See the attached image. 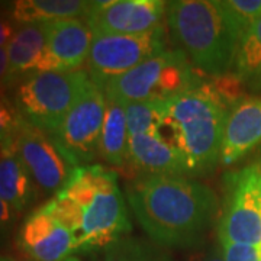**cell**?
I'll return each mask as SVG.
<instances>
[{"label": "cell", "mask_w": 261, "mask_h": 261, "mask_svg": "<svg viewBox=\"0 0 261 261\" xmlns=\"http://www.w3.org/2000/svg\"><path fill=\"white\" fill-rule=\"evenodd\" d=\"M89 82L87 70L32 73L16 89V111L25 122L54 135Z\"/></svg>", "instance_id": "8992f818"}, {"label": "cell", "mask_w": 261, "mask_h": 261, "mask_svg": "<svg viewBox=\"0 0 261 261\" xmlns=\"http://www.w3.org/2000/svg\"><path fill=\"white\" fill-rule=\"evenodd\" d=\"M128 126L123 105L106 99V112L99 141V157L109 166L125 167L128 161Z\"/></svg>", "instance_id": "d6986e66"}, {"label": "cell", "mask_w": 261, "mask_h": 261, "mask_svg": "<svg viewBox=\"0 0 261 261\" xmlns=\"http://www.w3.org/2000/svg\"><path fill=\"white\" fill-rule=\"evenodd\" d=\"M251 28L254 29V32L257 34V37H258V39L261 41V16L257 19V20H255L254 23H252Z\"/></svg>", "instance_id": "f1b7e54d"}, {"label": "cell", "mask_w": 261, "mask_h": 261, "mask_svg": "<svg viewBox=\"0 0 261 261\" xmlns=\"http://www.w3.org/2000/svg\"><path fill=\"white\" fill-rule=\"evenodd\" d=\"M203 83L181 49H166L128 73L111 80L103 92L106 99L126 105L167 102Z\"/></svg>", "instance_id": "5b68a950"}, {"label": "cell", "mask_w": 261, "mask_h": 261, "mask_svg": "<svg viewBox=\"0 0 261 261\" xmlns=\"http://www.w3.org/2000/svg\"><path fill=\"white\" fill-rule=\"evenodd\" d=\"M47 32L45 54L38 73H71L87 63L93 42V32L83 19H63L44 22Z\"/></svg>", "instance_id": "7c38bea8"}, {"label": "cell", "mask_w": 261, "mask_h": 261, "mask_svg": "<svg viewBox=\"0 0 261 261\" xmlns=\"http://www.w3.org/2000/svg\"><path fill=\"white\" fill-rule=\"evenodd\" d=\"M79 206L82 225L75 237V251L106 247L130 231L118 174L100 164L80 166L58 192Z\"/></svg>", "instance_id": "3957f363"}, {"label": "cell", "mask_w": 261, "mask_h": 261, "mask_svg": "<svg viewBox=\"0 0 261 261\" xmlns=\"http://www.w3.org/2000/svg\"><path fill=\"white\" fill-rule=\"evenodd\" d=\"M18 29L15 28V20L8 16L0 15V48H6L15 37Z\"/></svg>", "instance_id": "d4e9b609"}, {"label": "cell", "mask_w": 261, "mask_h": 261, "mask_svg": "<svg viewBox=\"0 0 261 261\" xmlns=\"http://www.w3.org/2000/svg\"><path fill=\"white\" fill-rule=\"evenodd\" d=\"M20 121L22 118L19 116L16 106L0 89V149L13 148Z\"/></svg>", "instance_id": "603a6c76"}, {"label": "cell", "mask_w": 261, "mask_h": 261, "mask_svg": "<svg viewBox=\"0 0 261 261\" xmlns=\"http://www.w3.org/2000/svg\"><path fill=\"white\" fill-rule=\"evenodd\" d=\"M222 254H224V251L218 245H214L200 257L199 261H225V257H222Z\"/></svg>", "instance_id": "83f0119b"}, {"label": "cell", "mask_w": 261, "mask_h": 261, "mask_svg": "<svg viewBox=\"0 0 261 261\" xmlns=\"http://www.w3.org/2000/svg\"><path fill=\"white\" fill-rule=\"evenodd\" d=\"M47 32L44 22L20 25L12 38L8 49L10 67V83L27 73H38L45 54Z\"/></svg>", "instance_id": "2e32d148"}, {"label": "cell", "mask_w": 261, "mask_h": 261, "mask_svg": "<svg viewBox=\"0 0 261 261\" xmlns=\"http://www.w3.org/2000/svg\"><path fill=\"white\" fill-rule=\"evenodd\" d=\"M93 2L82 0H18L12 5L10 18L20 25L63 19L86 20Z\"/></svg>", "instance_id": "ac0fdd59"}, {"label": "cell", "mask_w": 261, "mask_h": 261, "mask_svg": "<svg viewBox=\"0 0 261 261\" xmlns=\"http://www.w3.org/2000/svg\"><path fill=\"white\" fill-rule=\"evenodd\" d=\"M129 137L152 134L167 115V102H134L123 105Z\"/></svg>", "instance_id": "44dd1931"}, {"label": "cell", "mask_w": 261, "mask_h": 261, "mask_svg": "<svg viewBox=\"0 0 261 261\" xmlns=\"http://www.w3.org/2000/svg\"><path fill=\"white\" fill-rule=\"evenodd\" d=\"M164 51L166 34L163 27L138 35H93L87 73L103 90L111 80Z\"/></svg>", "instance_id": "ba28073f"}, {"label": "cell", "mask_w": 261, "mask_h": 261, "mask_svg": "<svg viewBox=\"0 0 261 261\" xmlns=\"http://www.w3.org/2000/svg\"><path fill=\"white\" fill-rule=\"evenodd\" d=\"M167 25L178 49L186 54L196 70L211 77L229 73L243 35L219 2H170Z\"/></svg>", "instance_id": "7a4b0ae2"}, {"label": "cell", "mask_w": 261, "mask_h": 261, "mask_svg": "<svg viewBox=\"0 0 261 261\" xmlns=\"http://www.w3.org/2000/svg\"><path fill=\"white\" fill-rule=\"evenodd\" d=\"M221 244L261 248V163L228 176V197L218 225Z\"/></svg>", "instance_id": "52a82bcc"}, {"label": "cell", "mask_w": 261, "mask_h": 261, "mask_svg": "<svg viewBox=\"0 0 261 261\" xmlns=\"http://www.w3.org/2000/svg\"><path fill=\"white\" fill-rule=\"evenodd\" d=\"M37 196L28 171L13 148L0 149V199L19 215Z\"/></svg>", "instance_id": "e0dca14e"}, {"label": "cell", "mask_w": 261, "mask_h": 261, "mask_svg": "<svg viewBox=\"0 0 261 261\" xmlns=\"http://www.w3.org/2000/svg\"><path fill=\"white\" fill-rule=\"evenodd\" d=\"M167 3L161 0L93 2L86 23L93 35H138L161 28Z\"/></svg>", "instance_id": "8fae6325"}, {"label": "cell", "mask_w": 261, "mask_h": 261, "mask_svg": "<svg viewBox=\"0 0 261 261\" xmlns=\"http://www.w3.org/2000/svg\"><path fill=\"white\" fill-rule=\"evenodd\" d=\"M229 111L207 80L168 100L167 119L174 128L177 149L186 160L190 176L209 173L221 163Z\"/></svg>", "instance_id": "277c9868"}, {"label": "cell", "mask_w": 261, "mask_h": 261, "mask_svg": "<svg viewBox=\"0 0 261 261\" xmlns=\"http://www.w3.org/2000/svg\"><path fill=\"white\" fill-rule=\"evenodd\" d=\"M64 261H80V260H79V258H75V257H68V258Z\"/></svg>", "instance_id": "4dcf8cb0"}, {"label": "cell", "mask_w": 261, "mask_h": 261, "mask_svg": "<svg viewBox=\"0 0 261 261\" xmlns=\"http://www.w3.org/2000/svg\"><path fill=\"white\" fill-rule=\"evenodd\" d=\"M3 84H10L9 57L6 48H0V86Z\"/></svg>", "instance_id": "4316f807"}, {"label": "cell", "mask_w": 261, "mask_h": 261, "mask_svg": "<svg viewBox=\"0 0 261 261\" xmlns=\"http://www.w3.org/2000/svg\"><path fill=\"white\" fill-rule=\"evenodd\" d=\"M16 218V214L3 199H0V233L8 231L13 225V221Z\"/></svg>", "instance_id": "484cf974"}, {"label": "cell", "mask_w": 261, "mask_h": 261, "mask_svg": "<svg viewBox=\"0 0 261 261\" xmlns=\"http://www.w3.org/2000/svg\"><path fill=\"white\" fill-rule=\"evenodd\" d=\"M103 261H173L160 245L132 237H122L105 247Z\"/></svg>", "instance_id": "ffe728a7"}, {"label": "cell", "mask_w": 261, "mask_h": 261, "mask_svg": "<svg viewBox=\"0 0 261 261\" xmlns=\"http://www.w3.org/2000/svg\"><path fill=\"white\" fill-rule=\"evenodd\" d=\"M258 161H260V163H261V157H260V160H258Z\"/></svg>", "instance_id": "1f68e13d"}, {"label": "cell", "mask_w": 261, "mask_h": 261, "mask_svg": "<svg viewBox=\"0 0 261 261\" xmlns=\"http://www.w3.org/2000/svg\"><path fill=\"white\" fill-rule=\"evenodd\" d=\"M221 245L225 261H261L260 247L232 243H224Z\"/></svg>", "instance_id": "cb8c5ba5"}, {"label": "cell", "mask_w": 261, "mask_h": 261, "mask_svg": "<svg viewBox=\"0 0 261 261\" xmlns=\"http://www.w3.org/2000/svg\"><path fill=\"white\" fill-rule=\"evenodd\" d=\"M0 261H15L13 258H10L8 255H0Z\"/></svg>", "instance_id": "f546056e"}, {"label": "cell", "mask_w": 261, "mask_h": 261, "mask_svg": "<svg viewBox=\"0 0 261 261\" xmlns=\"http://www.w3.org/2000/svg\"><path fill=\"white\" fill-rule=\"evenodd\" d=\"M258 144H261V99L244 96L228 113L221 164L231 166Z\"/></svg>", "instance_id": "5bb4252c"}, {"label": "cell", "mask_w": 261, "mask_h": 261, "mask_svg": "<svg viewBox=\"0 0 261 261\" xmlns=\"http://www.w3.org/2000/svg\"><path fill=\"white\" fill-rule=\"evenodd\" d=\"M219 5L241 35L261 16V0H226Z\"/></svg>", "instance_id": "7402d4cb"}, {"label": "cell", "mask_w": 261, "mask_h": 261, "mask_svg": "<svg viewBox=\"0 0 261 261\" xmlns=\"http://www.w3.org/2000/svg\"><path fill=\"white\" fill-rule=\"evenodd\" d=\"M106 112V96L90 80L53 137L77 167L99 157V141Z\"/></svg>", "instance_id": "9c48e42d"}, {"label": "cell", "mask_w": 261, "mask_h": 261, "mask_svg": "<svg viewBox=\"0 0 261 261\" xmlns=\"http://www.w3.org/2000/svg\"><path fill=\"white\" fill-rule=\"evenodd\" d=\"M13 149L28 171L35 190L53 197L63 190L77 166L51 135L23 119L15 137Z\"/></svg>", "instance_id": "30bf717a"}, {"label": "cell", "mask_w": 261, "mask_h": 261, "mask_svg": "<svg viewBox=\"0 0 261 261\" xmlns=\"http://www.w3.org/2000/svg\"><path fill=\"white\" fill-rule=\"evenodd\" d=\"M132 212L161 247H193L214 224L218 199L212 189L181 176L149 174L128 186Z\"/></svg>", "instance_id": "6da1fadb"}, {"label": "cell", "mask_w": 261, "mask_h": 261, "mask_svg": "<svg viewBox=\"0 0 261 261\" xmlns=\"http://www.w3.org/2000/svg\"><path fill=\"white\" fill-rule=\"evenodd\" d=\"M126 164H129L141 176H190L186 160L181 152L159 140L154 132L129 137Z\"/></svg>", "instance_id": "9a60e30c"}, {"label": "cell", "mask_w": 261, "mask_h": 261, "mask_svg": "<svg viewBox=\"0 0 261 261\" xmlns=\"http://www.w3.org/2000/svg\"><path fill=\"white\" fill-rule=\"evenodd\" d=\"M18 244L34 261H64L75 251L71 232L42 206L25 218L19 229Z\"/></svg>", "instance_id": "4fadbf2b"}]
</instances>
